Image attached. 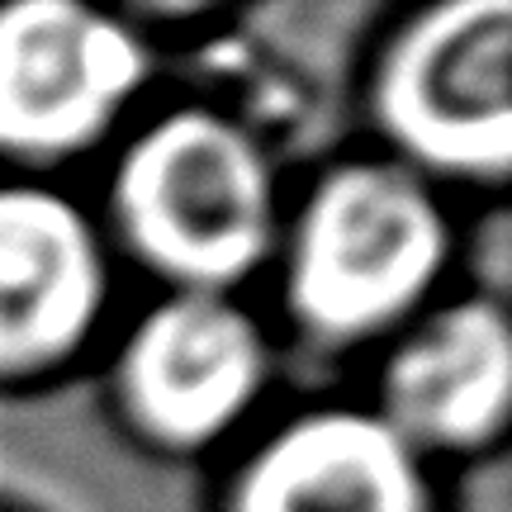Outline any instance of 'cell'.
I'll list each match as a JSON object with an SVG mask.
<instances>
[{"label":"cell","instance_id":"cell-5","mask_svg":"<svg viewBox=\"0 0 512 512\" xmlns=\"http://www.w3.org/2000/svg\"><path fill=\"white\" fill-rule=\"evenodd\" d=\"M152 86V48L119 10L86 0L0 5V176H38L95 157L133 124Z\"/></svg>","mask_w":512,"mask_h":512},{"label":"cell","instance_id":"cell-8","mask_svg":"<svg viewBox=\"0 0 512 512\" xmlns=\"http://www.w3.org/2000/svg\"><path fill=\"white\" fill-rule=\"evenodd\" d=\"M214 512H441V470L356 403H309L261 427Z\"/></svg>","mask_w":512,"mask_h":512},{"label":"cell","instance_id":"cell-7","mask_svg":"<svg viewBox=\"0 0 512 512\" xmlns=\"http://www.w3.org/2000/svg\"><path fill=\"white\" fill-rule=\"evenodd\" d=\"M370 408L427 465L489 460L512 427V323L489 290H446L380 347Z\"/></svg>","mask_w":512,"mask_h":512},{"label":"cell","instance_id":"cell-4","mask_svg":"<svg viewBox=\"0 0 512 512\" xmlns=\"http://www.w3.org/2000/svg\"><path fill=\"white\" fill-rule=\"evenodd\" d=\"M275 380V337L242 294L162 290L105 356L114 427L157 460H200L256 418Z\"/></svg>","mask_w":512,"mask_h":512},{"label":"cell","instance_id":"cell-6","mask_svg":"<svg viewBox=\"0 0 512 512\" xmlns=\"http://www.w3.org/2000/svg\"><path fill=\"white\" fill-rule=\"evenodd\" d=\"M114 252L86 200L38 176H0V394L72 375L105 337Z\"/></svg>","mask_w":512,"mask_h":512},{"label":"cell","instance_id":"cell-1","mask_svg":"<svg viewBox=\"0 0 512 512\" xmlns=\"http://www.w3.org/2000/svg\"><path fill=\"white\" fill-rule=\"evenodd\" d=\"M451 261V195L370 147L318 166L299 195H285L271 271L285 328L318 356H351L432 309Z\"/></svg>","mask_w":512,"mask_h":512},{"label":"cell","instance_id":"cell-3","mask_svg":"<svg viewBox=\"0 0 512 512\" xmlns=\"http://www.w3.org/2000/svg\"><path fill=\"white\" fill-rule=\"evenodd\" d=\"M375 152L451 190L498 195L512 171V5L427 0L380 34L361 76Z\"/></svg>","mask_w":512,"mask_h":512},{"label":"cell","instance_id":"cell-2","mask_svg":"<svg viewBox=\"0 0 512 512\" xmlns=\"http://www.w3.org/2000/svg\"><path fill=\"white\" fill-rule=\"evenodd\" d=\"M95 219L114 261L181 294H242L271 271L285 190L271 147L233 110L181 100L114 138Z\"/></svg>","mask_w":512,"mask_h":512}]
</instances>
